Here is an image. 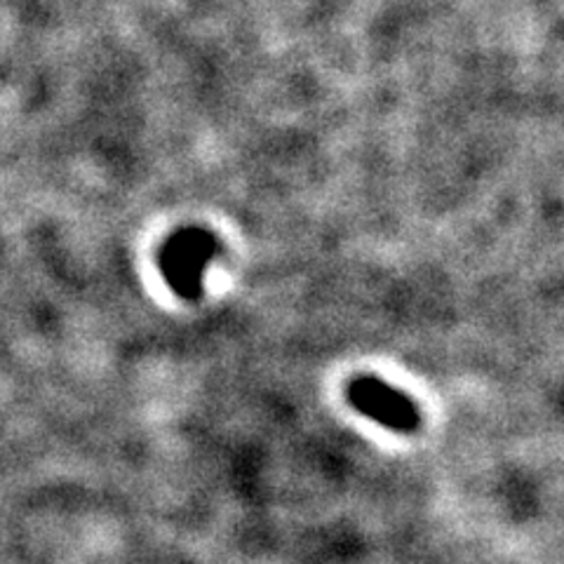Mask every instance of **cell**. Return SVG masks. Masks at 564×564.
<instances>
[{
    "label": "cell",
    "mask_w": 564,
    "mask_h": 564,
    "mask_svg": "<svg viewBox=\"0 0 564 564\" xmlns=\"http://www.w3.org/2000/svg\"><path fill=\"white\" fill-rule=\"evenodd\" d=\"M348 402L362 416L395 433H414L421 426V412L416 404L377 377L352 379L348 386Z\"/></svg>",
    "instance_id": "cell-1"
},
{
    "label": "cell",
    "mask_w": 564,
    "mask_h": 564,
    "mask_svg": "<svg viewBox=\"0 0 564 564\" xmlns=\"http://www.w3.org/2000/svg\"><path fill=\"white\" fill-rule=\"evenodd\" d=\"M219 252V242L205 231H186L176 236L165 252V273L170 285L184 294L196 296L203 285V273L207 263Z\"/></svg>",
    "instance_id": "cell-2"
}]
</instances>
